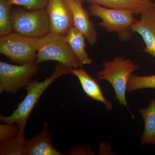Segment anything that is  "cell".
<instances>
[{"label":"cell","instance_id":"9c48e42d","mask_svg":"<svg viewBox=\"0 0 155 155\" xmlns=\"http://www.w3.org/2000/svg\"><path fill=\"white\" fill-rule=\"evenodd\" d=\"M140 20L136 19L131 26L134 32H137L146 45L145 52L155 58V10L153 7L140 14Z\"/></svg>","mask_w":155,"mask_h":155},{"label":"cell","instance_id":"7a4b0ae2","mask_svg":"<svg viewBox=\"0 0 155 155\" xmlns=\"http://www.w3.org/2000/svg\"><path fill=\"white\" fill-rule=\"evenodd\" d=\"M104 69L97 74L98 79L110 84L116 94V100L122 106L128 107L126 92L128 81L133 73L138 68L131 59L118 56L113 61L103 62Z\"/></svg>","mask_w":155,"mask_h":155},{"label":"cell","instance_id":"ffe728a7","mask_svg":"<svg viewBox=\"0 0 155 155\" xmlns=\"http://www.w3.org/2000/svg\"><path fill=\"white\" fill-rule=\"evenodd\" d=\"M19 131V127L16 123L0 125V141H5L14 138Z\"/></svg>","mask_w":155,"mask_h":155},{"label":"cell","instance_id":"5bb4252c","mask_svg":"<svg viewBox=\"0 0 155 155\" xmlns=\"http://www.w3.org/2000/svg\"><path fill=\"white\" fill-rule=\"evenodd\" d=\"M64 37L82 66L93 63L92 60L89 57L86 51V38L80 31L72 26Z\"/></svg>","mask_w":155,"mask_h":155},{"label":"cell","instance_id":"8992f818","mask_svg":"<svg viewBox=\"0 0 155 155\" xmlns=\"http://www.w3.org/2000/svg\"><path fill=\"white\" fill-rule=\"evenodd\" d=\"M38 39L13 31L0 37V53L20 64L36 62Z\"/></svg>","mask_w":155,"mask_h":155},{"label":"cell","instance_id":"8fae6325","mask_svg":"<svg viewBox=\"0 0 155 155\" xmlns=\"http://www.w3.org/2000/svg\"><path fill=\"white\" fill-rule=\"evenodd\" d=\"M47 123L40 134L26 140L23 155H62L52 144V138L48 130Z\"/></svg>","mask_w":155,"mask_h":155},{"label":"cell","instance_id":"9a60e30c","mask_svg":"<svg viewBox=\"0 0 155 155\" xmlns=\"http://www.w3.org/2000/svg\"><path fill=\"white\" fill-rule=\"evenodd\" d=\"M139 112L144 121L142 144H155V97L150 100L147 107L140 108Z\"/></svg>","mask_w":155,"mask_h":155},{"label":"cell","instance_id":"44dd1931","mask_svg":"<svg viewBox=\"0 0 155 155\" xmlns=\"http://www.w3.org/2000/svg\"><path fill=\"white\" fill-rule=\"evenodd\" d=\"M154 9L155 10V2L154 3Z\"/></svg>","mask_w":155,"mask_h":155},{"label":"cell","instance_id":"ba28073f","mask_svg":"<svg viewBox=\"0 0 155 155\" xmlns=\"http://www.w3.org/2000/svg\"><path fill=\"white\" fill-rule=\"evenodd\" d=\"M45 9L50 32L65 36L73 26L72 12L67 0H49Z\"/></svg>","mask_w":155,"mask_h":155},{"label":"cell","instance_id":"5b68a950","mask_svg":"<svg viewBox=\"0 0 155 155\" xmlns=\"http://www.w3.org/2000/svg\"><path fill=\"white\" fill-rule=\"evenodd\" d=\"M92 15L99 17L101 21L99 25L108 32H116L121 41H127L134 32L131 26L135 21L134 14L127 9H114L97 5L89 7Z\"/></svg>","mask_w":155,"mask_h":155},{"label":"cell","instance_id":"30bf717a","mask_svg":"<svg viewBox=\"0 0 155 155\" xmlns=\"http://www.w3.org/2000/svg\"><path fill=\"white\" fill-rule=\"evenodd\" d=\"M72 11L73 26L80 31L89 43L93 45L97 41L98 34L89 14L84 8L82 0H67Z\"/></svg>","mask_w":155,"mask_h":155},{"label":"cell","instance_id":"2e32d148","mask_svg":"<svg viewBox=\"0 0 155 155\" xmlns=\"http://www.w3.org/2000/svg\"><path fill=\"white\" fill-rule=\"evenodd\" d=\"M25 127L19 128L18 134L14 138L1 142L0 155H23L25 143L24 131Z\"/></svg>","mask_w":155,"mask_h":155},{"label":"cell","instance_id":"4fadbf2b","mask_svg":"<svg viewBox=\"0 0 155 155\" xmlns=\"http://www.w3.org/2000/svg\"><path fill=\"white\" fill-rule=\"evenodd\" d=\"M92 5H97L114 9H127L135 15L140 14L143 11L152 8L154 3L151 0H82Z\"/></svg>","mask_w":155,"mask_h":155},{"label":"cell","instance_id":"ac0fdd59","mask_svg":"<svg viewBox=\"0 0 155 155\" xmlns=\"http://www.w3.org/2000/svg\"><path fill=\"white\" fill-rule=\"evenodd\" d=\"M144 88L155 89V75L149 76L132 75L127 84V91Z\"/></svg>","mask_w":155,"mask_h":155},{"label":"cell","instance_id":"d6986e66","mask_svg":"<svg viewBox=\"0 0 155 155\" xmlns=\"http://www.w3.org/2000/svg\"><path fill=\"white\" fill-rule=\"evenodd\" d=\"M11 5L23 7L29 10L46 9L49 0H9Z\"/></svg>","mask_w":155,"mask_h":155},{"label":"cell","instance_id":"277c9868","mask_svg":"<svg viewBox=\"0 0 155 155\" xmlns=\"http://www.w3.org/2000/svg\"><path fill=\"white\" fill-rule=\"evenodd\" d=\"M11 16L13 31L19 34L39 38L50 32L49 19L45 9L12 8Z\"/></svg>","mask_w":155,"mask_h":155},{"label":"cell","instance_id":"e0dca14e","mask_svg":"<svg viewBox=\"0 0 155 155\" xmlns=\"http://www.w3.org/2000/svg\"><path fill=\"white\" fill-rule=\"evenodd\" d=\"M12 6L9 0H0V36L14 31L11 20Z\"/></svg>","mask_w":155,"mask_h":155},{"label":"cell","instance_id":"3957f363","mask_svg":"<svg viewBox=\"0 0 155 155\" xmlns=\"http://www.w3.org/2000/svg\"><path fill=\"white\" fill-rule=\"evenodd\" d=\"M58 61L72 69L82 67L64 36L50 32L38 39L36 63Z\"/></svg>","mask_w":155,"mask_h":155},{"label":"cell","instance_id":"7c38bea8","mask_svg":"<svg viewBox=\"0 0 155 155\" xmlns=\"http://www.w3.org/2000/svg\"><path fill=\"white\" fill-rule=\"evenodd\" d=\"M72 74L78 78L84 91L87 96L103 103L108 110H112L113 107L112 103L106 99L99 84L93 77L81 68L72 69Z\"/></svg>","mask_w":155,"mask_h":155},{"label":"cell","instance_id":"6da1fadb","mask_svg":"<svg viewBox=\"0 0 155 155\" xmlns=\"http://www.w3.org/2000/svg\"><path fill=\"white\" fill-rule=\"evenodd\" d=\"M72 69L59 63L54 72L43 81H31L25 87L27 94L25 98L18 104L17 109L10 116L1 115L0 120L4 123H16L19 128L25 127L29 115L38 101L48 87L56 79L63 75L72 74Z\"/></svg>","mask_w":155,"mask_h":155},{"label":"cell","instance_id":"52a82bcc","mask_svg":"<svg viewBox=\"0 0 155 155\" xmlns=\"http://www.w3.org/2000/svg\"><path fill=\"white\" fill-rule=\"evenodd\" d=\"M36 62L15 65L0 62V93L16 94L20 88L26 87L38 73Z\"/></svg>","mask_w":155,"mask_h":155}]
</instances>
